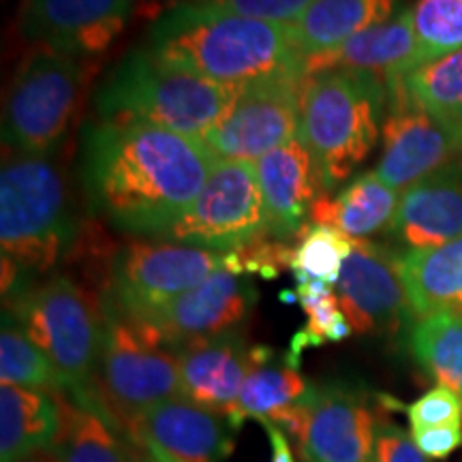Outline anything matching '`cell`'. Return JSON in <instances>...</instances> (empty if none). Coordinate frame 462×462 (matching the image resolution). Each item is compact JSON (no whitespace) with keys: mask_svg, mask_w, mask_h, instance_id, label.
<instances>
[{"mask_svg":"<svg viewBox=\"0 0 462 462\" xmlns=\"http://www.w3.org/2000/svg\"><path fill=\"white\" fill-rule=\"evenodd\" d=\"M217 159L204 142L146 123H90L82 184L90 212L131 236L161 238L204 190Z\"/></svg>","mask_w":462,"mask_h":462,"instance_id":"cell-1","label":"cell"},{"mask_svg":"<svg viewBox=\"0 0 462 462\" xmlns=\"http://www.w3.org/2000/svg\"><path fill=\"white\" fill-rule=\"evenodd\" d=\"M146 48L217 84L242 86L304 75L291 28L180 0L148 28Z\"/></svg>","mask_w":462,"mask_h":462,"instance_id":"cell-2","label":"cell"},{"mask_svg":"<svg viewBox=\"0 0 462 462\" xmlns=\"http://www.w3.org/2000/svg\"><path fill=\"white\" fill-rule=\"evenodd\" d=\"M236 92L142 45L109 69L95 106L103 123H146L204 140L227 114Z\"/></svg>","mask_w":462,"mask_h":462,"instance_id":"cell-3","label":"cell"},{"mask_svg":"<svg viewBox=\"0 0 462 462\" xmlns=\"http://www.w3.org/2000/svg\"><path fill=\"white\" fill-rule=\"evenodd\" d=\"M388 109V84L364 71L310 75L304 82L300 133L321 189L334 190L371 157Z\"/></svg>","mask_w":462,"mask_h":462,"instance_id":"cell-4","label":"cell"},{"mask_svg":"<svg viewBox=\"0 0 462 462\" xmlns=\"http://www.w3.org/2000/svg\"><path fill=\"white\" fill-rule=\"evenodd\" d=\"M73 221L65 173L54 154H14L0 173L3 257L28 274H45L71 251Z\"/></svg>","mask_w":462,"mask_h":462,"instance_id":"cell-5","label":"cell"},{"mask_svg":"<svg viewBox=\"0 0 462 462\" xmlns=\"http://www.w3.org/2000/svg\"><path fill=\"white\" fill-rule=\"evenodd\" d=\"M103 345L95 388L120 426L182 396L178 354L146 321L101 298Z\"/></svg>","mask_w":462,"mask_h":462,"instance_id":"cell-6","label":"cell"},{"mask_svg":"<svg viewBox=\"0 0 462 462\" xmlns=\"http://www.w3.org/2000/svg\"><path fill=\"white\" fill-rule=\"evenodd\" d=\"M7 310V309H5ZM9 313L60 374L62 394L95 390L103 345V309L65 274L9 298Z\"/></svg>","mask_w":462,"mask_h":462,"instance_id":"cell-7","label":"cell"},{"mask_svg":"<svg viewBox=\"0 0 462 462\" xmlns=\"http://www.w3.org/2000/svg\"><path fill=\"white\" fill-rule=\"evenodd\" d=\"M82 84L79 58L50 48L31 51L11 79L5 99V146L15 154H54L71 126Z\"/></svg>","mask_w":462,"mask_h":462,"instance_id":"cell-8","label":"cell"},{"mask_svg":"<svg viewBox=\"0 0 462 462\" xmlns=\"http://www.w3.org/2000/svg\"><path fill=\"white\" fill-rule=\"evenodd\" d=\"M229 257L201 246L135 238L116 251L106 296L135 319H150L217 270L229 268Z\"/></svg>","mask_w":462,"mask_h":462,"instance_id":"cell-9","label":"cell"},{"mask_svg":"<svg viewBox=\"0 0 462 462\" xmlns=\"http://www.w3.org/2000/svg\"><path fill=\"white\" fill-rule=\"evenodd\" d=\"M268 236L255 163L217 161L195 204L159 240L231 253Z\"/></svg>","mask_w":462,"mask_h":462,"instance_id":"cell-10","label":"cell"},{"mask_svg":"<svg viewBox=\"0 0 462 462\" xmlns=\"http://www.w3.org/2000/svg\"><path fill=\"white\" fill-rule=\"evenodd\" d=\"M304 82V75H279L242 86L221 123L201 140L204 146L217 161L257 163L296 140Z\"/></svg>","mask_w":462,"mask_h":462,"instance_id":"cell-11","label":"cell"},{"mask_svg":"<svg viewBox=\"0 0 462 462\" xmlns=\"http://www.w3.org/2000/svg\"><path fill=\"white\" fill-rule=\"evenodd\" d=\"M383 148L374 173L392 189L404 190L462 157V129L430 114L413 99L402 78L388 84Z\"/></svg>","mask_w":462,"mask_h":462,"instance_id":"cell-12","label":"cell"},{"mask_svg":"<svg viewBox=\"0 0 462 462\" xmlns=\"http://www.w3.org/2000/svg\"><path fill=\"white\" fill-rule=\"evenodd\" d=\"M398 257L371 240H356L337 282L340 309L356 334H396L415 317Z\"/></svg>","mask_w":462,"mask_h":462,"instance_id":"cell-13","label":"cell"},{"mask_svg":"<svg viewBox=\"0 0 462 462\" xmlns=\"http://www.w3.org/2000/svg\"><path fill=\"white\" fill-rule=\"evenodd\" d=\"M135 0H26L20 31L62 54L97 56L125 31Z\"/></svg>","mask_w":462,"mask_h":462,"instance_id":"cell-14","label":"cell"},{"mask_svg":"<svg viewBox=\"0 0 462 462\" xmlns=\"http://www.w3.org/2000/svg\"><path fill=\"white\" fill-rule=\"evenodd\" d=\"M255 302L257 289L251 274L221 268L157 315L140 321L150 323L167 345L178 349L193 340L236 332Z\"/></svg>","mask_w":462,"mask_h":462,"instance_id":"cell-15","label":"cell"},{"mask_svg":"<svg viewBox=\"0 0 462 462\" xmlns=\"http://www.w3.org/2000/svg\"><path fill=\"white\" fill-rule=\"evenodd\" d=\"M176 354L182 398L229 418L248 373L273 349L251 346L240 332H227L178 346Z\"/></svg>","mask_w":462,"mask_h":462,"instance_id":"cell-16","label":"cell"},{"mask_svg":"<svg viewBox=\"0 0 462 462\" xmlns=\"http://www.w3.org/2000/svg\"><path fill=\"white\" fill-rule=\"evenodd\" d=\"M123 429L137 443H152L180 462H225L236 448L225 415L182 396L135 415Z\"/></svg>","mask_w":462,"mask_h":462,"instance_id":"cell-17","label":"cell"},{"mask_svg":"<svg viewBox=\"0 0 462 462\" xmlns=\"http://www.w3.org/2000/svg\"><path fill=\"white\" fill-rule=\"evenodd\" d=\"M310 426L304 460L371 462L379 418L368 396L345 385L310 388Z\"/></svg>","mask_w":462,"mask_h":462,"instance_id":"cell-18","label":"cell"},{"mask_svg":"<svg viewBox=\"0 0 462 462\" xmlns=\"http://www.w3.org/2000/svg\"><path fill=\"white\" fill-rule=\"evenodd\" d=\"M255 170L270 238L285 242L302 234L310 208L323 190L315 161L302 140L296 137L274 148L257 161Z\"/></svg>","mask_w":462,"mask_h":462,"instance_id":"cell-19","label":"cell"},{"mask_svg":"<svg viewBox=\"0 0 462 462\" xmlns=\"http://www.w3.org/2000/svg\"><path fill=\"white\" fill-rule=\"evenodd\" d=\"M418 67H421V56L411 9H401L392 20L356 34L337 50L302 60L304 78L330 71H364L377 75L385 84Z\"/></svg>","mask_w":462,"mask_h":462,"instance_id":"cell-20","label":"cell"},{"mask_svg":"<svg viewBox=\"0 0 462 462\" xmlns=\"http://www.w3.org/2000/svg\"><path fill=\"white\" fill-rule=\"evenodd\" d=\"M390 236L407 246L435 248L462 236V157L404 189Z\"/></svg>","mask_w":462,"mask_h":462,"instance_id":"cell-21","label":"cell"},{"mask_svg":"<svg viewBox=\"0 0 462 462\" xmlns=\"http://www.w3.org/2000/svg\"><path fill=\"white\" fill-rule=\"evenodd\" d=\"M62 432V392L0 388V462H26L56 446Z\"/></svg>","mask_w":462,"mask_h":462,"instance_id":"cell-22","label":"cell"},{"mask_svg":"<svg viewBox=\"0 0 462 462\" xmlns=\"http://www.w3.org/2000/svg\"><path fill=\"white\" fill-rule=\"evenodd\" d=\"M398 204V190L381 180L374 171H368L351 180L338 198L319 195L310 208L309 225H328L354 240H368L392 229Z\"/></svg>","mask_w":462,"mask_h":462,"instance_id":"cell-23","label":"cell"},{"mask_svg":"<svg viewBox=\"0 0 462 462\" xmlns=\"http://www.w3.org/2000/svg\"><path fill=\"white\" fill-rule=\"evenodd\" d=\"M95 390L62 394V432L54 452L60 462H126L125 437Z\"/></svg>","mask_w":462,"mask_h":462,"instance_id":"cell-24","label":"cell"},{"mask_svg":"<svg viewBox=\"0 0 462 462\" xmlns=\"http://www.w3.org/2000/svg\"><path fill=\"white\" fill-rule=\"evenodd\" d=\"M398 0H315L291 34L302 58L337 50L351 37L396 15Z\"/></svg>","mask_w":462,"mask_h":462,"instance_id":"cell-25","label":"cell"},{"mask_svg":"<svg viewBox=\"0 0 462 462\" xmlns=\"http://www.w3.org/2000/svg\"><path fill=\"white\" fill-rule=\"evenodd\" d=\"M398 265L415 317L462 309V236L448 245L402 253Z\"/></svg>","mask_w":462,"mask_h":462,"instance_id":"cell-26","label":"cell"},{"mask_svg":"<svg viewBox=\"0 0 462 462\" xmlns=\"http://www.w3.org/2000/svg\"><path fill=\"white\" fill-rule=\"evenodd\" d=\"M411 351L418 364L462 398V309L420 317L411 330Z\"/></svg>","mask_w":462,"mask_h":462,"instance_id":"cell-27","label":"cell"},{"mask_svg":"<svg viewBox=\"0 0 462 462\" xmlns=\"http://www.w3.org/2000/svg\"><path fill=\"white\" fill-rule=\"evenodd\" d=\"M273 360L274 354L248 373L238 402L227 418L234 430H238L246 418L257 421L273 418L274 413L304 398L313 388L291 364H273Z\"/></svg>","mask_w":462,"mask_h":462,"instance_id":"cell-28","label":"cell"},{"mask_svg":"<svg viewBox=\"0 0 462 462\" xmlns=\"http://www.w3.org/2000/svg\"><path fill=\"white\" fill-rule=\"evenodd\" d=\"M0 379L17 388L42 390L58 394L62 392L60 374L50 357L32 343L9 310H3V330H0Z\"/></svg>","mask_w":462,"mask_h":462,"instance_id":"cell-29","label":"cell"},{"mask_svg":"<svg viewBox=\"0 0 462 462\" xmlns=\"http://www.w3.org/2000/svg\"><path fill=\"white\" fill-rule=\"evenodd\" d=\"M296 300L302 304L306 313V326L291 340L287 364L298 368V360L306 346H319L323 343H340L349 338V321L340 309L337 289L315 279H296Z\"/></svg>","mask_w":462,"mask_h":462,"instance_id":"cell-30","label":"cell"},{"mask_svg":"<svg viewBox=\"0 0 462 462\" xmlns=\"http://www.w3.org/2000/svg\"><path fill=\"white\" fill-rule=\"evenodd\" d=\"M402 79L420 106L462 129V50L426 62Z\"/></svg>","mask_w":462,"mask_h":462,"instance_id":"cell-31","label":"cell"},{"mask_svg":"<svg viewBox=\"0 0 462 462\" xmlns=\"http://www.w3.org/2000/svg\"><path fill=\"white\" fill-rule=\"evenodd\" d=\"M356 248V240L328 225H306L293 246L289 268L296 279H315L337 289L343 265Z\"/></svg>","mask_w":462,"mask_h":462,"instance_id":"cell-32","label":"cell"},{"mask_svg":"<svg viewBox=\"0 0 462 462\" xmlns=\"http://www.w3.org/2000/svg\"><path fill=\"white\" fill-rule=\"evenodd\" d=\"M411 14L421 65L462 50V0H418Z\"/></svg>","mask_w":462,"mask_h":462,"instance_id":"cell-33","label":"cell"},{"mask_svg":"<svg viewBox=\"0 0 462 462\" xmlns=\"http://www.w3.org/2000/svg\"><path fill=\"white\" fill-rule=\"evenodd\" d=\"M411 430L462 424V398L446 385H435L407 407Z\"/></svg>","mask_w":462,"mask_h":462,"instance_id":"cell-34","label":"cell"},{"mask_svg":"<svg viewBox=\"0 0 462 462\" xmlns=\"http://www.w3.org/2000/svg\"><path fill=\"white\" fill-rule=\"evenodd\" d=\"M227 14L251 17V20L273 22V24L291 26L306 14L315 0H195Z\"/></svg>","mask_w":462,"mask_h":462,"instance_id":"cell-35","label":"cell"},{"mask_svg":"<svg viewBox=\"0 0 462 462\" xmlns=\"http://www.w3.org/2000/svg\"><path fill=\"white\" fill-rule=\"evenodd\" d=\"M371 462H430L415 446L411 432H404L392 421H379L374 435L373 460Z\"/></svg>","mask_w":462,"mask_h":462,"instance_id":"cell-36","label":"cell"},{"mask_svg":"<svg viewBox=\"0 0 462 462\" xmlns=\"http://www.w3.org/2000/svg\"><path fill=\"white\" fill-rule=\"evenodd\" d=\"M415 446L421 449L426 458L443 460L452 456L462 446V424L439 426V429L411 430Z\"/></svg>","mask_w":462,"mask_h":462,"instance_id":"cell-37","label":"cell"},{"mask_svg":"<svg viewBox=\"0 0 462 462\" xmlns=\"http://www.w3.org/2000/svg\"><path fill=\"white\" fill-rule=\"evenodd\" d=\"M263 430L268 432L270 439V448H273V462H296V454H293L291 443L285 437V432L281 429H276L274 424L270 421H262Z\"/></svg>","mask_w":462,"mask_h":462,"instance_id":"cell-38","label":"cell"},{"mask_svg":"<svg viewBox=\"0 0 462 462\" xmlns=\"http://www.w3.org/2000/svg\"><path fill=\"white\" fill-rule=\"evenodd\" d=\"M125 448H126V462H159L154 458V454L143 446V443H137L135 439L125 437Z\"/></svg>","mask_w":462,"mask_h":462,"instance_id":"cell-39","label":"cell"},{"mask_svg":"<svg viewBox=\"0 0 462 462\" xmlns=\"http://www.w3.org/2000/svg\"><path fill=\"white\" fill-rule=\"evenodd\" d=\"M143 446H146L150 452L154 454V458H157L159 462H180L178 458H173V456H170L167 452H163V449L161 448H157V446H152V443H143Z\"/></svg>","mask_w":462,"mask_h":462,"instance_id":"cell-40","label":"cell"},{"mask_svg":"<svg viewBox=\"0 0 462 462\" xmlns=\"http://www.w3.org/2000/svg\"><path fill=\"white\" fill-rule=\"evenodd\" d=\"M26 462H60V460H58V454L54 452V448H51V449H45L42 454L32 456V458Z\"/></svg>","mask_w":462,"mask_h":462,"instance_id":"cell-41","label":"cell"}]
</instances>
